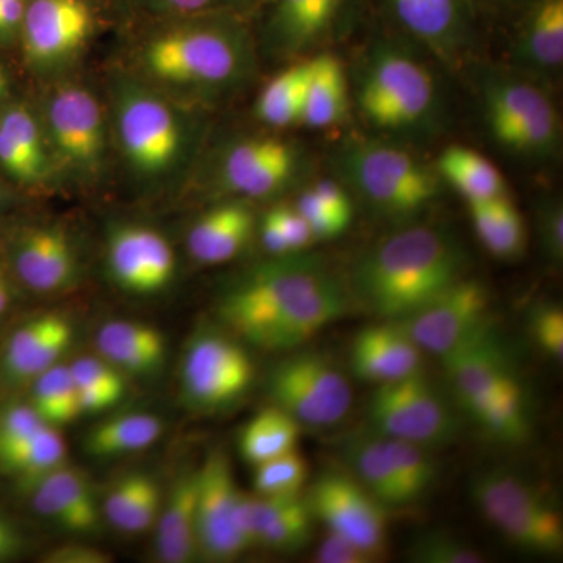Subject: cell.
I'll use <instances>...</instances> for the list:
<instances>
[{"label":"cell","mask_w":563,"mask_h":563,"mask_svg":"<svg viewBox=\"0 0 563 563\" xmlns=\"http://www.w3.org/2000/svg\"><path fill=\"white\" fill-rule=\"evenodd\" d=\"M99 354L120 372L147 373L165 355V340L154 328L140 322L113 321L102 325L96 339Z\"/></svg>","instance_id":"cell-32"},{"label":"cell","mask_w":563,"mask_h":563,"mask_svg":"<svg viewBox=\"0 0 563 563\" xmlns=\"http://www.w3.org/2000/svg\"><path fill=\"white\" fill-rule=\"evenodd\" d=\"M355 102L377 131L420 136L442 118V90L431 68L393 40H377L363 62Z\"/></svg>","instance_id":"cell-3"},{"label":"cell","mask_w":563,"mask_h":563,"mask_svg":"<svg viewBox=\"0 0 563 563\" xmlns=\"http://www.w3.org/2000/svg\"><path fill=\"white\" fill-rule=\"evenodd\" d=\"M537 232L544 255L553 263L563 258V207L555 198L543 199L537 207Z\"/></svg>","instance_id":"cell-48"},{"label":"cell","mask_w":563,"mask_h":563,"mask_svg":"<svg viewBox=\"0 0 563 563\" xmlns=\"http://www.w3.org/2000/svg\"><path fill=\"white\" fill-rule=\"evenodd\" d=\"M387 20L443 60L468 47L476 24L473 0H377Z\"/></svg>","instance_id":"cell-17"},{"label":"cell","mask_w":563,"mask_h":563,"mask_svg":"<svg viewBox=\"0 0 563 563\" xmlns=\"http://www.w3.org/2000/svg\"><path fill=\"white\" fill-rule=\"evenodd\" d=\"M466 269L468 257L453 232L418 222L363 252L347 290L366 312L399 321L466 277Z\"/></svg>","instance_id":"cell-2"},{"label":"cell","mask_w":563,"mask_h":563,"mask_svg":"<svg viewBox=\"0 0 563 563\" xmlns=\"http://www.w3.org/2000/svg\"><path fill=\"white\" fill-rule=\"evenodd\" d=\"M485 125L504 151L531 162L558 157L562 122L553 99L520 74L490 73L481 80Z\"/></svg>","instance_id":"cell-6"},{"label":"cell","mask_w":563,"mask_h":563,"mask_svg":"<svg viewBox=\"0 0 563 563\" xmlns=\"http://www.w3.org/2000/svg\"><path fill=\"white\" fill-rule=\"evenodd\" d=\"M472 498L485 520L515 547L542 555H558L563 550L558 507L520 474L499 468L477 474Z\"/></svg>","instance_id":"cell-7"},{"label":"cell","mask_w":563,"mask_h":563,"mask_svg":"<svg viewBox=\"0 0 563 563\" xmlns=\"http://www.w3.org/2000/svg\"><path fill=\"white\" fill-rule=\"evenodd\" d=\"M10 306V288L7 284L5 276H3L2 269H0V314L5 312Z\"/></svg>","instance_id":"cell-58"},{"label":"cell","mask_w":563,"mask_h":563,"mask_svg":"<svg viewBox=\"0 0 563 563\" xmlns=\"http://www.w3.org/2000/svg\"><path fill=\"white\" fill-rule=\"evenodd\" d=\"M393 322L440 361L492 324L490 295L481 282L463 277L417 312Z\"/></svg>","instance_id":"cell-12"},{"label":"cell","mask_w":563,"mask_h":563,"mask_svg":"<svg viewBox=\"0 0 563 563\" xmlns=\"http://www.w3.org/2000/svg\"><path fill=\"white\" fill-rule=\"evenodd\" d=\"M47 129L63 163L77 173H95L106 151L98 99L81 87H65L47 103Z\"/></svg>","instance_id":"cell-19"},{"label":"cell","mask_w":563,"mask_h":563,"mask_svg":"<svg viewBox=\"0 0 563 563\" xmlns=\"http://www.w3.org/2000/svg\"><path fill=\"white\" fill-rule=\"evenodd\" d=\"M301 429L302 426L279 407H268L244 426L240 451L252 465H261L296 450Z\"/></svg>","instance_id":"cell-36"},{"label":"cell","mask_w":563,"mask_h":563,"mask_svg":"<svg viewBox=\"0 0 563 563\" xmlns=\"http://www.w3.org/2000/svg\"><path fill=\"white\" fill-rule=\"evenodd\" d=\"M435 169L440 179L450 184L466 202L509 195L501 172L472 147H446L440 154Z\"/></svg>","instance_id":"cell-33"},{"label":"cell","mask_w":563,"mask_h":563,"mask_svg":"<svg viewBox=\"0 0 563 563\" xmlns=\"http://www.w3.org/2000/svg\"><path fill=\"white\" fill-rule=\"evenodd\" d=\"M307 172L301 146L280 136L244 139L225 152L221 179L228 190L250 199L280 195Z\"/></svg>","instance_id":"cell-15"},{"label":"cell","mask_w":563,"mask_h":563,"mask_svg":"<svg viewBox=\"0 0 563 563\" xmlns=\"http://www.w3.org/2000/svg\"><path fill=\"white\" fill-rule=\"evenodd\" d=\"M251 51L250 32L240 13L218 11L155 36L144 62L163 81L220 90L244 79Z\"/></svg>","instance_id":"cell-4"},{"label":"cell","mask_w":563,"mask_h":563,"mask_svg":"<svg viewBox=\"0 0 563 563\" xmlns=\"http://www.w3.org/2000/svg\"><path fill=\"white\" fill-rule=\"evenodd\" d=\"M66 463V443L54 426L44 424L21 443L0 454V468L16 474L22 483L35 484Z\"/></svg>","instance_id":"cell-38"},{"label":"cell","mask_w":563,"mask_h":563,"mask_svg":"<svg viewBox=\"0 0 563 563\" xmlns=\"http://www.w3.org/2000/svg\"><path fill=\"white\" fill-rule=\"evenodd\" d=\"M518 16L515 60L536 76L558 73L563 65V0H525Z\"/></svg>","instance_id":"cell-26"},{"label":"cell","mask_w":563,"mask_h":563,"mask_svg":"<svg viewBox=\"0 0 563 563\" xmlns=\"http://www.w3.org/2000/svg\"><path fill=\"white\" fill-rule=\"evenodd\" d=\"M118 132L124 157L143 176H161L176 165L185 147L179 118L163 99L128 90L118 107Z\"/></svg>","instance_id":"cell-13"},{"label":"cell","mask_w":563,"mask_h":563,"mask_svg":"<svg viewBox=\"0 0 563 563\" xmlns=\"http://www.w3.org/2000/svg\"><path fill=\"white\" fill-rule=\"evenodd\" d=\"M410 559L420 563H481L483 554L457 537L444 532H429L415 540Z\"/></svg>","instance_id":"cell-44"},{"label":"cell","mask_w":563,"mask_h":563,"mask_svg":"<svg viewBox=\"0 0 563 563\" xmlns=\"http://www.w3.org/2000/svg\"><path fill=\"white\" fill-rule=\"evenodd\" d=\"M440 362L450 390L466 415L490 402L504 388L521 380L506 344L493 324L451 354L444 355Z\"/></svg>","instance_id":"cell-16"},{"label":"cell","mask_w":563,"mask_h":563,"mask_svg":"<svg viewBox=\"0 0 563 563\" xmlns=\"http://www.w3.org/2000/svg\"><path fill=\"white\" fill-rule=\"evenodd\" d=\"M162 433L163 422L155 415H121L96 426L85 440V450L99 459L139 453L157 442Z\"/></svg>","instance_id":"cell-35"},{"label":"cell","mask_w":563,"mask_h":563,"mask_svg":"<svg viewBox=\"0 0 563 563\" xmlns=\"http://www.w3.org/2000/svg\"><path fill=\"white\" fill-rule=\"evenodd\" d=\"M336 177L374 213L406 221L440 196L437 169L409 151L377 140H352L333 154Z\"/></svg>","instance_id":"cell-5"},{"label":"cell","mask_w":563,"mask_h":563,"mask_svg":"<svg viewBox=\"0 0 563 563\" xmlns=\"http://www.w3.org/2000/svg\"><path fill=\"white\" fill-rule=\"evenodd\" d=\"M21 25L27 57L38 65H51L84 46L95 16L87 0H32Z\"/></svg>","instance_id":"cell-20"},{"label":"cell","mask_w":563,"mask_h":563,"mask_svg":"<svg viewBox=\"0 0 563 563\" xmlns=\"http://www.w3.org/2000/svg\"><path fill=\"white\" fill-rule=\"evenodd\" d=\"M69 372L73 374L77 388H92V390L109 391L121 398L124 393V379L120 369L102 357H80L70 363Z\"/></svg>","instance_id":"cell-46"},{"label":"cell","mask_w":563,"mask_h":563,"mask_svg":"<svg viewBox=\"0 0 563 563\" xmlns=\"http://www.w3.org/2000/svg\"><path fill=\"white\" fill-rule=\"evenodd\" d=\"M314 520L357 544L373 559L387 550V507L350 472L331 470L314 479L307 492Z\"/></svg>","instance_id":"cell-11"},{"label":"cell","mask_w":563,"mask_h":563,"mask_svg":"<svg viewBox=\"0 0 563 563\" xmlns=\"http://www.w3.org/2000/svg\"><path fill=\"white\" fill-rule=\"evenodd\" d=\"M198 470L177 477L157 518V553L166 563L190 562L198 553L196 542Z\"/></svg>","instance_id":"cell-29"},{"label":"cell","mask_w":563,"mask_h":563,"mask_svg":"<svg viewBox=\"0 0 563 563\" xmlns=\"http://www.w3.org/2000/svg\"><path fill=\"white\" fill-rule=\"evenodd\" d=\"M514 2H517V0H473L476 9H479V7H504Z\"/></svg>","instance_id":"cell-59"},{"label":"cell","mask_w":563,"mask_h":563,"mask_svg":"<svg viewBox=\"0 0 563 563\" xmlns=\"http://www.w3.org/2000/svg\"><path fill=\"white\" fill-rule=\"evenodd\" d=\"M33 509L58 528L73 533H92L101 520L98 499L84 473L58 466L31 485Z\"/></svg>","instance_id":"cell-24"},{"label":"cell","mask_w":563,"mask_h":563,"mask_svg":"<svg viewBox=\"0 0 563 563\" xmlns=\"http://www.w3.org/2000/svg\"><path fill=\"white\" fill-rule=\"evenodd\" d=\"M0 129L16 144L33 172L43 180L47 173V152L31 111L24 107H11L0 118Z\"/></svg>","instance_id":"cell-43"},{"label":"cell","mask_w":563,"mask_h":563,"mask_svg":"<svg viewBox=\"0 0 563 563\" xmlns=\"http://www.w3.org/2000/svg\"><path fill=\"white\" fill-rule=\"evenodd\" d=\"M73 340L70 322L62 314H41L13 332L2 355L3 372L13 383H33L60 363Z\"/></svg>","instance_id":"cell-25"},{"label":"cell","mask_w":563,"mask_h":563,"mask_svg":"<svg viewBox=\"0 0 563 563\" xmlns=\"http://www.w3.org/2000/svg\"><path fill=\"white\" fill-rule=\"evenodd\" d=\"M273 406L307 428H332L352 406L350 380L320 352H299L274 366L268 379Z\"/></svg>","instance_id":"cell-9"},{"label":"cell","mask_w":563,"mask_h":563,"mask_svg":"<svg viewBox=\"0 0 563 563\" xmlns=\"http://www.w3.org/2000/svg\"><path fill=\"white\" fill-rule=\"evenodd\" d=\"M113 559L110 554L85 544H65L44 555V562L51 563H109Z\"/></svg>","instance_id":"cell-55"},{"label":"cell","mask_w":563,"mask_h":563,"mask_svg":"<svg viewBox=\"0 0 563 563\" xmlns=\"http://www.w3.org/2000/svg\"><path fill=\"white\" fill-rule=\"evenodd\" d=\"M314 517L306 496H246L239 509V526L250 547L291 553L312 540Z\"/></svg>","instance_id":"cell-22"},{"label":"cell","mask_w":563,"mask_h":563,"mask_svg":"<svg viewBox=\"0 0 563 563\" xmlns=\"http://www.w3.org/2000/svg\"><path fill=\"white\" fill-rule=\"evenodd\" d=\"M3 90H5V79H3L2 70H0V99H2Z\"/></svg>","instance_id":"cell-60"},{"label":"cell","mask_w":563,"mask_h":563,"mask_svg":"<svg viewBox=\"0 0 563 563\" xmlns=\"http://www.w3.org/2000/svg\"><path fill=\"white\" fill-rule=\"evenodd\" d=\"M255 366L242 344L218 332L199 333L185 352L181 388L191 406L220 410L242 399Z\"/></svg>","instance_id":"cell-10"},{"label":"cell","mask_w":563,"mask_h":563,"mask_svg":"<svg viewBox=\"0 0 563 563\" xmlns=\"http://www.w3.org/2000/svg\"><path fill=\"white\" fill-rule=\"evenodd\" d=\"M363 0H269L266 32L276 49H320L357 20Z\"/></svg>","instance_id":"cell-18"},{"label":"cell","mask_w":563,"mask_h":563,"mask_svg":"<svg viewBox=\"0 0 563 563\" xmlns=\"http://www.w3.org/2000/svg\"><path fill=\"white\" fill-rule=\"evenodd\" d=\"M342 454L352 476L387 509L407 506L401 484L379 433L361 431L344 439Z\"/></svg>","instance_id":"cell-31"},{"label":"cell","mask_w":563,"mask_h":563,"mask_svg":"<svg viewBox=\"0 0 563 563\" xmlns=\"http://www.w3.org/2000/svg\"><path fill=\"white\" fill-rule=\"evenodd\" d=\"M529 332L533 343L555 358L563 357V310L558 303L544 302L536 306L529 314Z\"/></svg>","instance_id":"cell-45"},{"label":"cell","mask_w":563,"mask_h":563,"mask_svg":"<svg viewBox=\"0 0 563 563\" xmlns=\"http://www.w3.org/2000/svg\"><path fill=\"white\" fill-rule=\"evenodd\" d=\"M31 406L46 424H68L81 415L76 383L69 365L52 366L33 380Z\"/></svg>","instance_id":"cell-40"},{"label":"cell","mask_w":563,"mask_h":563,"mask_svg":"<svg viewBox=\"0 0 563 563\" xmlns=\"http://www.w3.org/2000/svg\"><path fill=\"white\" fill-rule=\"evenodd\" d=\"M350 290L318 255H282L222 296L221 320L265 351H292L346 314Z\"/></svg>","instance_id":"cell-1"},{"label":"cell","mask_w":563,"mask_h":563,"mask_svg":"<svg viewBox=\"0 0 563 563\" xmlns=\"http://www.w3.org/2000/svg\"><path fill=\"white\" fill-rule=\"evenodd\" d=\"M314 558L320 563H368L374 561L372 555L366 554L357 544L331 531L318 547Z\"/></svg>","instance_id":"cell-52"},{"label":"cell","mask_w":563,"mask_h":563,"mask_svg":"<svg viewBox=\"0 0 563 563\" xmlns=\"http://www.w3.org/2000/svg\"><path fill=\"white\" fill-rule=\"evenodd\" d=\"M46 424L31 404H18L0 415V454Z\"/></svg>","instance_id":"cell-49"},{"label":"cell","mask_w":563,"mask_h":563,"mask_svg":"<svg viewBox=\"0 0 563 563\" xmlns=\"http://www.w3.org/2000/svg\"><path fill=\"white\" fill-rule=\"evenodd\" d=\"M366 417L372 431L428 450L453 443L461 432L453 407L422 372L376 385Z\"/></svg>","instance_id":"cell-8"},{"label":"cell","mask_w":563,"mask_h":563,"mask_svg":"<svg viewBox=\"0 0 563 563\" xmlns=\"http://www.w3.org/2000/svg\"><path fill=\"white\" fill-rule=\"evenodd\" d=\"M24 0H0V33L16 27L24 18Z\"/></svg>","instance_id":"cell-57"},{"label":"cell","mask_w":563,"mask_h":563,"mask_svg":"<svg viewBox=\"0 0 563 563\" xmlns=\"http://www.w3.org/2000/svg\"><path fill=\"white\" fill-rule=\"evenodd\" d=\"M14 268L32 290L60 291L76 277V252L68 235L60 229H31L18 243Z\"/></svg>","instance_id":"cell-27"},{"label":"cell","mask_w":563,"mask_h":563,"mask_svg":"<svg viewBox=\"0 0 563 563\" xmlns=\"http://www.w3.org/2000/svg\"><path fill=\"white\" fill-rule=\"evenodd\" d=\"M380 439L401 484L407 506L420 501L439 477V465L432 457L431 450L390 437L380 435Z\"/></svg>","instance_id":"cell-41"},{"label":"cell","mask_w":563,"mask_h":563,"mask_svg":"<svg viewBox=\"0 0 563 563\" xmlns=\"http://www.w3.org/2000/svg\"><path fill=\"white\" fill-rule=\"evenodd\" d=\"M295 207L312 229L317 242L335 239L352 221L351 196L340 180L314 181L301 192Z\"/></svg>","instance_id":"cell-37"},{"label":"cell","mask_w":563,"mask_h":563,"mask_svg":"<svg viewBox=\"0 0 563 563\" xmlns=\"http://www.w3.org/2000/svg\"><path fill=\"white\" fill-rule=\"evenodd\" d=\"M162 509V493L157 483H152L133 504L132 509L125 515L124 520L118 526L125 533H143L157 523Z\"/></svg>","instance_id":"cell-50"},{"label":"cell","mask_w":563,"mask_h":563,"mask_svg":"<svg viewBox=\"0 0 563 563\" xmlns=\"http://www.w3.org/2000/svg\"><path fill=\"white\" fill-rule=\"evenodd\" d=\"M168 10L181 14L218 13V11H233L242 13L250 9L257 0H161Z\"/></svg>","instance_id":"cell-53"},{"label":"cell","mask_w":563,"mask_h":563,"mask_svg":"<svg viewBox=\"0 0 563 563\" xmlns=\"http://www.w3.org/2000/svg\"><path fill=\"white\" fill-rule=\"evenodd\" d=\"M307 463L298 451L282 454L255 466L254 488L258 496L302 495L307 483Z\"/></svg>","instance_id":"cell-42"},{"label":"cell","mask_w":563,"mask_h":563,"mask_svg":"<svg viewBox=\"0 0 563 563\" xmlns=\"http://www.w3.org/2000/svg\"><path fill=\"white\" fill-rule=\"evenodd\" d=\"M25 542L16 526L0 514V562L16 558L24 550Z\"/></svg>","instance_id":"cell-56"},{"label":"cell","mask_w":563,"mask_h":563,"mask_svg":"<svg viewBox=\"0 0 563 563\" xmlns=\"http://www.w3.org/2000/svg\"><path fill=\"white\" fill-rule=\"evenodd\" d=\"M0 165L14 179L22 184H36L40 177L33 172L32 166L25 161L24 155L18 150L16 144L0 129Z\"/></svg>","instance_id":"cell-54"},{"label":"cell","mask_w":563,"mask_h":563,"mask_svg":"<svg viewBox=\"0 0 563 563\" xmlns=\"http://www.w3.org/2000/svg\"><path fill=\"white\" fill-rule=\"evenodd\" d=\"M350 103V84L340 58L328 52L310 57L299 124L310 129L332 128L347 117Z\"/></svg>","instance_id":"cell-30"},{"label":"cell","mask_w":563,"mask_h":563,"mask_svg":"<svg viewBox=\"0 0 563 563\" xmlns=\"http://www.w3.org/2000/svg\"><path fill=\"white\" fill-rule=\"evenodd\" d=\"M107 258L117 284L136 295L163 290L176 269L172 244L143 225H122L111 232Z\"/></svg>","instance_id":"cell-21"},{"label":"cell","mask_w":563,"mask_h":563,"mask_svg":"<svg viewBox=\"0 0 563 563\" xmlns=\"http://www.w3.org/2000/svg\"><path fill=\"white\" fill-rule=\"evenodd\" d=\"M274 218V221L279 225L280 232L284 233L288 246L292 254L296 252H303L310 246L314 240V235L310 225L303 220L301 213L295 206H277L268 211Z\"/></svg>","instance_id":"cell-51"},{"label":"cell","mask_w":563,"mask_h":563,"mask_svg":"<svg viewBox=\"0 0 563 563\" xmlns=\"http://www.w3.org/2000/svg\"><path fill=\"white\" fill-rule=\"evenodd\" d=\"M468 203L474 232L485 250L495 257L510 261L520 257L526 246L523 217L509 195Z\"/></svg>","instance_id":"cell-34"},{"label":"cell","mask_w":563,"mask_h":563,"mask_svg":"<svg viewBox=\"0 0 563 563\" xmlns=\"http://www.w3.org/2000/svg\"><path fill=\"white\" fill-rule=\"evenodd\" d=\"M154 483L147 474L133 473L122 477L117 484L111 485L106 499H103L102 512L110 525L118 529L125 515L139 501L141 493Z\"/></svg>","instance_id":"cell-47"},{"label":"cell","mask_w":563,"mask_h":563,"mask_svg":"<svg viewBox=\"0 0 563 563\" xmlns=\"http://www.w3.org/2000/svg\"><path fill=\"white\" fill-rule=\"evenodd\" d=\"M242 498L231 462L221 451H214L198 470L196 503L198 553L209 561H232L250 548L239 526Z\"/></svg>","instance_id":"cell-14"},{"label":"cell","mask_w":563,"mask_h":563,"mask_svg":"<svg viewBox=\"0 0 563 563\" xmlns=\"http://www.w3.org/2000/svg\"><path fill=\"white\" fill-rule=\"evenodd\" d=\"M422 361L424 352L393 321L366 325L351 343V369L363 383H395L422 372Z\"/></svg>","instance_id":"cell-23"},{"label":"cell","mask_w":563,"mask_h":563,"mask_svg":"<svg viewBox=\"0 0 563 563\" xmlns=\"http://www.w3.org/2000/svg\"><path fill=\"white\" fill-rule=\"evenodd\" d=\"M254 225V213L246 203H221L195 222L188 233V251L206 265L232 261L251 242Z\"/></svg>","instance_id":"cell-28"},{"label":"cell","mask_w":563,"mask_h":563,"mask_svg":"<svg viewBox=\"0 0 563 563\" xmlns=\"http://www.w3.org/2000/svg\"><path fill=\"white\" fill-rule=\"evenodd\" d=\"M309 79V58L296 62L290 68L280 70L263 88L255 114L272 128H288L301 122L303 98Z\"/></svg>","instance_id":"cell-39"}]
</instances>
